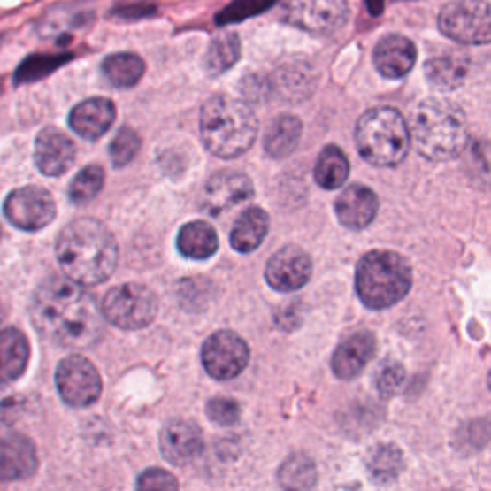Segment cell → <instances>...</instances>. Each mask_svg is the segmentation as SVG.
I'll return each instance as SVG.
<instances>
[{"mask_svg":"<svg viewBox=\"0 0 491 491\" xmlns=\"http://www.w3.org/2000/svg\"><path fill=\"white\" fill-rule=\"evenodd\" d=\"M334 205L341 225L351 231H361V228L369 226L379 213V196L364 185H349L336 198Z\"/></svg>","mask_w":491,"mask_h":491,"instance_id":"18","label":"cell"},{"mask_svg":"<svg viewBox=\"0 0 491 491\" xmlns=\"http://www.w3.org/2000/svg\"><path fill=\"white\" fill-rule=\"evenodd\" d=\"M67 60H72V54H62V56H47V54H35L29 56L26 62H21L19 67L14 73V83L16 85H26L39 81V79L47 77L49 73L58 70Z\"/></svg>","mask_w":491,"mask_h":491,"instance_id":"32","label":"cell"},{"mask_svg":"<svg viewBox=\"0 0 491 491\" xmlns=\"http://www.w3.org/2000/svg\"><path fill=\"white\" fill-rule=\"evenodd\" d=\"M349 175V162L346 154L340 150L338 146H326L325 150L318 154L317 165H315V180L318 187L326 190H336L348 180Z\"/></svg>","mask_w":491,"mask_h":491,"instance_id":"29","label":"cell"},{"mask_svg":"<svg viewBox=\"0 0 491 491\" xmlns=\"http://www.w3.org/2000/svg\"><path fill=\"white\" fill-rule=\"evenodd\" d=\"M257 118L246 102L228 95H213L200 111V134L217 157H238L252 148L257 136Z\"/></svg>","mask_w":491,"mask_h":491,"instance_id":"4","label":"cell"},{"mask_svg":"<svg viewBox=\"0 0 491 491\" xmlns=\"http://www.w3.org/2000/svg\"><path fill=\"white\" fill-rule=\"evenodd\" d=\"M102 315L108 323L123 330H141L157 315L156 294L142 284H119L102 300Z\"/></svg>","mask_w":491,"mask_h":491,"instance_id":"7","label":"cell"},{"mask_svg":"<svg viewBox=\"0 0 491 491\" xmlns=\"http://www.w3.org/2000/svg\"><path fill=\"white\" fill-rule=\"evenodd\" d=\"M367 6L371 10V14L379 16L384 10V0H367Z\"/></svg>","mask_w":491,"mask_h":491,"instance_id":"42","label":"cell"},{"mask_svg":"<svg viewBox=\"0 0 491 491\" xmlns=\"http://www.w3.org/2000/svg\"><path fill=\"white\" fill-rule=\"evenodd\" d=\"M372 60L376 70L387 79L405 77L413 70L417 60V49L403 35H386L374 47Z\"/></svg>","mask_w":491,"mask_h":491,"instance_id":"20","label":"cell"},{"mask_svg":"<svg viewBox=\"0 0 491 491\" xmlns=\"http://www.w3.org/2000/svg\"><path fill=\"white\" fill-rule=\"evenodd\" d=\"M413 284L407 259L395 252L374 249L363 256L356 272V290L369 310H386L403 300Z\"/></svg>","mask_w":491,"mask_h":491,"instance_id":"5","label":"cell"},{"mask_svg":"<svg viewBox=\"0 0 491 491\" xmlns=\"http://www.w3.org/2000/svg\"><path fill=\"white\" fill-rule=\"evenodd\" d=\"M405 382V369L395 361H384L374 374L376 390L382 397H390L399 392Z\"/></svg>","mask_w":491,"mask_h":491,"instance_id":"36","label":"cell"},{"mask_svg":"<svg viewBox=\"0 0 491 491\" xmlns=\"http://www.w3.org/2000/svg\"><path fill=\"white\" fill-rule=\"evenodd\" d=\"M445 37L463 44L491 42V4L486 0H453L440 12Z\"/></svg>","mask_w":491,"mask_h":491,"instance_id":"8","label":"cell"},{"mask_svg":"<svg viewBox=\"0 0 491 491\" xmlns=\"http://www.w3.org/2000/svg\"><path fill=\"white\" fill-rule=\"evenodd\" d=\"M159 449L171 464H188L203 451V433L188 420H173L162 430Z\"/></svg>","mask_w":491,"mask_h":491,"instance_id":"15","label":"cell"},{"mask_svg":"<svg viewBox=\"0 0 491 491\" xmlns=\"http://www.w3.org/2000/svg\"><path fill=\"white\" fill-rule=\"evenodd\" d=\"M139 150H141V136L136 134L134 129L121 127L110 144L111 164L116 167H125L133 162Z\"/></svg>","mask_w":491,"mask_h":491,"instance_id":"35","label":"cell"},{"mask_svg":"<svg viewBox=\"0 0 491 491\" xmlns=\"http://www.w3.org/2000/svg\"><path fill=\"white\" fill-rule=\"evenodd\" d=\"M6 219L21 231H39L52 223L56 203L47 188L24 187L14 190L4 202Z\"/></svg>","mask_w":491,"mask_h":491,"instance_id":"12","label":"cell"},{"mask_svg":"<svg viewBox=\"0 0 491 491\" xmlns=\"http://www.w3.org/2000/svg\"><path fill=\"white\" fill-rule=\"evenodd\" d=\"M154 4H127V6H118V10H113V14L118 12L121 18H136V16H150L154 14Z\"/></svg>","mask_w":491,"mask_h":491,"instance_id":"40","label":"cell"},{"mask_svg":"<svg viewBox=\"0 0 491 491\" xmlns=\"http://www.w3.org/2000/svg\"><path fill=\"white\" fill-rule=\"evenodd\" d=\"M31 318L44 338L67 349L95 346L104 333V315L93 295L62 277H50L37 288Z\"/></svg>","mask_w":491,"mask_h":491,"instance_id":"1","label":"cell"},{"mask_svg":"<svg viewBox=\"0 0 491 491\" xmlns=\"http://www.w3.org/2000/svg\"><path fill=\"white\" fill-rule=\"evenodd\" d=\"M0 233H3V231H0Z\"/></svg>","mask_w":491,"mask_h":491,"instance_id":"45","label":"cell"},{"mask_svg":"<svg viewBox=\"0 0 491 491\" xmlns=\"http://www.w3.org/2000/svg\"><path fill=\"white\" fill-rule=\"evenodd\" d=\"M313 264L310 254L300 246H284L269 259L265 279L271 288L279 292H295L303 288L311 279Z\"/></svg>","mask_w":491,"mask_h":491,"instance_id":"13","label":"cell"},{"mask_svg":"<svg viewBox=\"0 0 491 491\" xmlns=\"http://www.w3.org/2000/svg\"><path fill=\"white\" fill-rule=\"evenodd\" d=\"M425 73L428 83L443 90V93H449V90L459 88L468 73V58L463 52H448L436 56L426 62Z\"/></svg>","mask_w":491,"mask_h":491,"instance_id":"23","label":"cell"},{"mask_svg":"<svg viewBox=\"0 0 491 491\" xmlns=\"http://www.w3.org/2000/svg\"><path fill=\"white\" fill-rule=\"evenodd\" d=\"M254 196V182L242 171L223 169L205 182L203 208L211 215H219L248 202Z\"/></svg>","mask_w":491,"mask_h":491,"instance_id":"14","label":"cell"},{"mask_svg":"<svg viewBox=\"0 0 491 491\" xmlns=\"http://www.w3.org/2000/svg\"><path fill=\"white\" fill-rule=\"evenodd\" d=\"M0 321H3V305H0Z\"/></svg>","mask_w":491,"mask_h":491,"instance_id":"44","label":"cell"},{"mask_svg":"<svg viewBox=\"0 0 491 491\" xmlns=\"http://www.w3.org/2000/svg\"><path fill=\"white\" fill-rule=\"evenodd\" d=\"M376 351V338L372 333L361 330L351 334L336 348L333 356V371L341 380H351L363 372Z\"/></svg>","mask_w":491,"mask_h":491,"instance_id":"19","label":"cell"},{"mask_svg":"<svg viewBox=\"0 0 491 491\" xmlns=\"http://www.w3.org/2000/svg\"><path fill=\"white\" fill-rule=\"evenodd\" d=\"M29 341L18 328L0 330V384L18 380L29 363Z\"/></svg>","mask_w":491,"mask_h":491,"instance_id":"22","label":"cell"},{"mask_svg":"<svg viewBox=\"0 0 491 491\" xmlns=\"http://www.w3.org/2000/svg\"><path fill=\"white\" fill-rule=\"evenodd\" d=\"M415 150L432 162H445L464 152L468 125L464 111L449 100L426 98L413 110L409 121Z\"/></svg>","mask_w":491,"mask_h":491,"instance_id":"3","label":"cell"},{"mask_svg":"<svg viewBox=\"0 0 491 491\" xmlns=\"http://www.w3.org/2000/svg\"><path fill=\"white\" fill-rule=\"evenodd\" d=\"M272 3H275V0H234L233 4H228L223 12L217 16V24H234V21L256 16L264 12Z\"/></svg>","mask_w":491,"mask_h":491,"instance_id":"37","label":"cell"},{"mask_svg":"<svg viewBox=\"0 0 491 491\" xmlns=\"http://www.w3.org/2000/svg\"><path fill=\"white\" fill-rule=\"evenodd\" d=\"M346 0H284L282 18L287 24L313 35H330L348 19Z\"/></svg>","mask_w":491,"mask_h":491,"instance_id":"9","label":"cell"},{"mask_svg":"<svg viewBox=\"0 0 491 491\" xmlns=\"http://www.w3.org/2000/svg\"><path fill=\"white\" fill-rule=\"evenodd\" d=\"M238 58L240 37L236 33H223V35H217L210 44L208 54H205V70L211 75H221L231 70Z\"/></svg>","mask_w":491,"mask_h":491,"instance_id":"31","label":"cell"},{"mask_svg":"<svg viewBox=\"0 0 491 491\" xmlns=\"http://www.w3.org/2000/svg\"><path fill=\"white\" fill-rule=\"evenodd\" d=\"M56 387L67 405L88 407L98 402L102 379L96 367L83 356H67L56 369Z\"/></svg>","mask_w":491,"mask_h":491,"instance_id":"10","label":"cell"},{"mask_svg":"<svg viewBox=\"0 0 491 491\" xmlns=\"http://www.w3.org/2000/svg\"><path fill=\"white\" fill-rule=\"evenodd\" d=\"M249 348L231 330L211 334L202 348L203 369L215 380H231L248 367Z\"/></svg>","mask_w":491,"mask_h":491,"instance_id":"11","label":"cell"},{"mask_svg":"<svg viewBox=\"0 0 491 491\" xmlns=\"http://www.w3.org/2000/svg\"><path fill=\"white\" fill-rule=\"evenodd\" d=\"M269 231V215L261 208H248L240 213L233 226L231 244L240 254L254 252L264 242Z\"/></svg>","mask_w":491,"mask_h":491,"instance_id":"24","label":"cell"},{"mask_svg":"<svg viewBox=\"0 0 491 491\" xmlns=\"http://www.w3.org/2000/svg\"><path fill=\"white\" fill-rule=\"evenodd\" d=\"M356 142L369 164L394 167L403 162L410 148L409 123L397 110L376 106L359 118Z\"/></svg>","mask_w":491,"mask_h":491,"instance_id":"6","label":"cell"},{"mask_svg":"<svg viewBox=\"0 0 491 491\" xmlns=\"http://www.w3.org/2000/svg\"><path fill=\"white\" fill-rule=\"evenodd\" d=\"M75 144L56 127H44L35 141V165L42 175L60 177L72 167Z\"/></svg>","mask_w":491,"mask_h":491,"instance_id":"16","label":"cell"},{"mask_svg":"<svg viewBox=\"0 0 491 491\" xmlns=\"http://www.w3.org/2000/svg\"><path fill=\"white\" fill-rule=\"evenodd\" d=\"M177 248L185 257L208 259L219 248V238H217L215 228L210 223L192 221L179 231Z\"/></svg>","mask_w":491,"mask_h":491,"instance_id":"25","label":"cell"},{"mask_svg":"<svg viewBox=\"0 0 491 491\" xmlns=\"http://www.w3.org/2000/svg\"><path fill=\"white\" fill-rule=\"evenodd\" d=\"M279 484L284 491H311L317 484V466L311 456L305 453L290 455L279 471Z\"/></svg>","mask_w":491,"mask_h":491,"instance_id":"27","label":"cell"},{"mask_svg":"<svg viewBox=\"0 0 491 491\" xmlns=\"http://www.w3.org/2000/svg\"><path fill=\"white\" fill-rule=\"evenodd\" d=\"M367 471L376 484H390L403 471V453L392 443H380L367 455Z\"/></svg>","mask_w":491,"mask_h":491,"instance_id":"30","label":"cell"},{"mask_svg":"<svg viewBox=\"0 0 491 491\" xmlns=\"http://www.w3.org/2000/svg\"><path fill=\"white\" fill-rule=\"evenodd\" d=\"M302 131L303 125L295 116L277 118L269 125V131L265 134V152L275 159L288 157L298 146Z\"/></svg>","mask_w":491,"mask_h":491,"instance_id":"26","label":"cell"},{"mask_svg":"<svg viewBox=\"0 0 491 491\" xmlns=\"http://www.w3.org/2000/svg\"><path fill=\"white\" fill-rule=\"evenodd\" d=\"M56 256L67 279L81 287H95L108 280L116 271L119 248L104 223L81 217L62 228Z\"/></svg>","mask_w":491,"mask_h":491,"instance_id":"2","label":"cell"},{"mask_svg":"<svg viewBox=\"0 0 491 491\" xmlns=\"http://www.w3.org/2000/svg\"><path fill=\"white\" fill-rule=\"evenodd\" d=\"M102 187H104V169L100 165H88L79 171L73 179L70 187V200L77 205L88 203L98 196Z\"/></svg>","mask_w":491,"mask_h":491,"instance_id":"34","label":"cell"},{"mask_svg":"<svg viewBox=\"0 0 491 491\" xmlns=\"http://www.w3.org/2000/svg\"><path fill=\"white\" fill-rule=\"evenodd\" d=\"M39 456L35 445L19 433H3L0 436V479L14 482L35 474Z\"/></svg>","mask_w":491,"mask_h":491,"instance_id":"17","label":"cell"},{"mask_svg":"<svg viewBox=\"0 0 491 491\" xmlns=\"http://www.w3.org/2000/svg\"><path fill=\"white\" fill-rule=\"evenodd\" d=\"M464 169L478 187H491V142L476 141L464 148Z\"/></svg>","mask_w":491,"mask_h":491,"instance_id":"33","label":"cell"},{"mask_svg":"<svg viewBox=\"0 0 491 491\" xmlns=\"http://www.w3.org/2000/svg\"><path fill=\"white\" fill-rule=\"evenodd\" d=\"M18 407V397L12 394H0V418L8 420V415L14 413V409Z\"/></svg>","mask_w":491,"mask_h":491,"instance_id":"41","label":"cell"},{"mask_svg":"<svg viewBox=\"0 0 491 491\" xmlns=\"http://www.w3.org/2000/svg\"><path fill=\"white\" fill-rule=\"evenodd\" d=\"M136 491H179L175 476L162 468H148L136 479Z\"/></svg>","mask_w":491,"mask_h":491,"instance_id":"38","label":"cell"},{"mask_svg":"<svg viewBox=\"0 0 491 491\" xmlns=\"http://www.w3.org/2000/svg\"><path fill=\"white\" fill-rule=\"evenodd\" d=\"M487 387H489V392H491V371L487 374Z\"/></svg>","mask_w":491,"mask_h":491,"instance_id":"43","label":"cell"},{"mask_svg":"<svg viewBox=\"0 0 491 491\" xmlns=\"http://www.w3.org/2000/svg\"><path fill=\"white\" fill-rule=\"evenodd\" d=\"M205 410H208V417L215 422V425H221V426L234 425V422L240 418L238 403L228 397L211 399V402L205 405Z\"/></svg>","mask_w":491,"mask_h":491,"instance_id":"39","label":"cell"},{"mask_svg":"<svg viewBox=\"0 0 491 491\" xmlns=\"http://www.w3.org/2000/svg\"><path fill=\"white\" fill-rule=\"evenodd\" d=\"M102 72L108 81L118 88H129L141 81L144 75V62L141 56L131 52L111 54L102 62Z\"/></svg>","mask_w":491,"mask_h":491,"instance_id":"28","label":"cell"},{"mask_svg":"<svg viewBox=\"0 0 491 491\" xmlns=\"http://www.w3.org/2000/svg\"><path fill=\"white\" fill-rule=\"evenodd\" d=\"M116 119V106L108 98H88L70 113V127L87 141H96L106 134Z\"/></svg>","mask_w":491,"mask_h":491,"instance_id":"21","label":"cell"}]
</instances>
